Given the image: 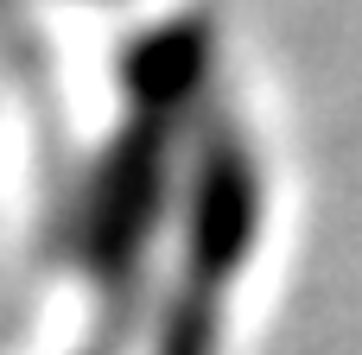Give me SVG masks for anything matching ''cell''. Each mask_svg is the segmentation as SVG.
Wrapping results in <instances>:
<instances>
[{"mask_svg":"<svg viewBox=\"0 0 362 355\" xmlns=\"http://www.w3.org/2000/svg\"><path fill=\"white\" fill-rule=\"evenodd\" d=\"M153 210H159V114H140V127L121 140V152L102 165L95 191H89L76 254L95 273L127 279V267L153 229Z\"/></svg>","mask_w":362,"mask_h":355,"instance_id":"2","label":"cell"},{"mask_svg":"<svg viewBox=\"0 0 362 355\" xmlns=\"http://www.w3.org/2000/svg\"><path fill=\"white\" fill-rule=\"evenodd\" d=\"M261 222V184L235 133H210L197 191H191V292L216 299L223 279H235L248 241Z\"/></svg>","mask_w":362,"mask_h":355,"instance_id":"1","label":"cell"},{"mask_svg":"<svg viewBox=\"0 0 362 355\" xmlns=\"http://www.w3.org/2000/svg\"><path fill=\"white\" fill-rule=\"evenodd\" d=\"M204 51H210V32H204L197 19L153 32V38L127 57V89L140 95V114H159V121H165L172 108H185L191 83L204 76Z\"/></svg>","mask_w":362,"mask_h":355,"instance_id":"3","label":"cell"}]
</instances>
